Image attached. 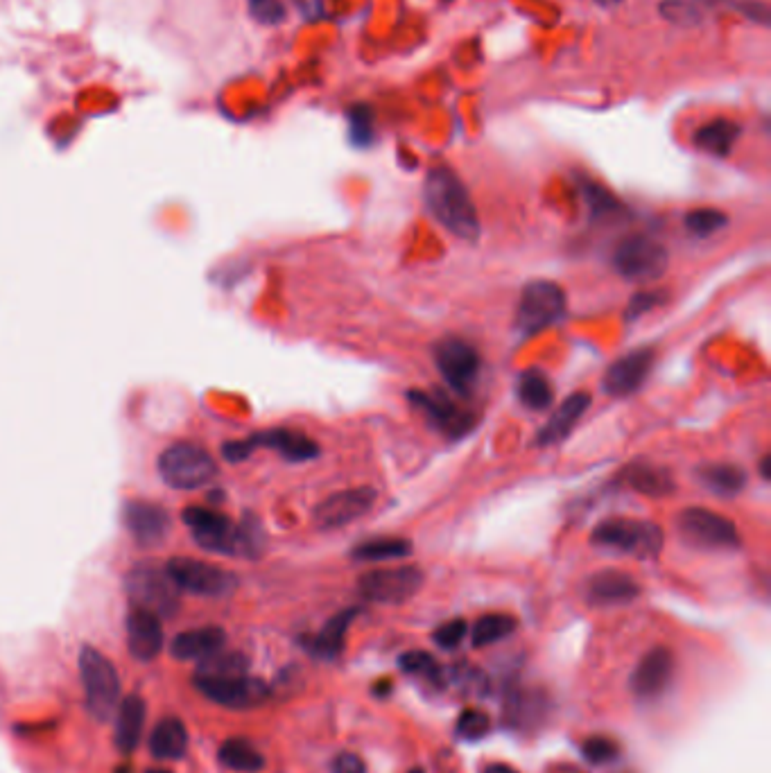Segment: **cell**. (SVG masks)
<instances>
[{"mask_svg": "<svg viewBox=\"0 0 771 773\" xmlns=\"http://www.w3.org/2000/svg\"><path fill=\"white\" fill-rule=\"evenodd\" d=\"M426 204L435 220L459 240L480 238V217L469 190L450 168H432L423 184Z\"/></svg>", "mask_w": 771, "mask_h": 773, "instance_id": "obj_1", "label": "cell"}, {"mask_svg": "<svg viewBox=\"0 0 771 773\" xmlns=\"http://www.w3.org/2000/svg\"><path fill=\"white\" fill-rule=\"evenodd\" d=\"M184 523L193 534L195 543L206 552L227 554V557H256L261 550L256 529L238 527L218 511L204 507H188Z\"/></svg>", "mask_w": 771, "mask_h": 773, "instance_id": "obj_2", "label": "cell"}, {"mask_svg": "<svg viewBox=\"0 0 771 773\" xmlns=\"http://www.w3.org/2000/svg\"><path fill=\"white\" fill-rule=\"evenodd\" d=\"M591 541L597 547L629 557L654 559L663 550V529L649 520L609 518L593 529Z\"/></svg>", "mask_w": 771, "mask_h": 773, "instance_id": "obj_3", "label": "cell"}, {"mask_svg": "<svg viewBox=\"0 0 771 773\" xmlns=\"http://www.w3.org/2000/svg\"><path fill=\"white\" fill-rule=\"evenodd\" d=\"M125 590L134 609L154 613L157 618H170L179 609V593L166 568L138 563L125 577Z\"/></svg>", "mask_w": 771, "mask_h": 773, "instance_id": "obj_4", "label": "cell"}, {"mask_svg": "<svg viewBox=\"0 0 771 773\" xmlns=\"http://www.w3.org/2000/svg\"><path fill=\"white\" fill-rule=\"evenodd\" d=\"M159 475L170 489L195 491L218 475V464H215L209 450L181 441V444L170 446L161 453Z\"/></svg>", "mask_w": 771, "mask_h": 773, "instance_id": "obj_5", "label": "cell"}, {"mask_svg": "<svg viewBox=\"0 0 771 773\" xmlns=\"http://www.w3.org/2000/svg\"><path fill=\"white\" fill-rule=\"evenodd\" d=\"M80 672L89 712L98 722H107L116 712L120 699V679L114 663L95 647H84L80 654Z\"/></svg>", "mask_w": 771, "mask_h": 773, "instance_id": "obj_6", "label": "cell"}, {"mask_svg": "<svg viewBox=\"0 0 771 773\" xmlns=\"http://www.w3.org/2000/svg\"><path fill=\"white\" fill-rule=\"evenodd\" d=\"M677 529L683 541L699 550H738L740 547L738 527L713 509H683L677 518Z\"/></svg>", "mask_w": 771, "mask_h": 773, "instance_id": "obj_7", "label": "cell"}, {"mask_svg": "<svg viewBox=\"0 0 771 773\" xmlns=\"http://www.w3.org/2000/svg\"><path fill=\"white\" fill-rule=\"evenodd\" d=\"M613 265L627 281L649 283L665 274L667 251L661 242L645 233H631L615 247Z\"/></svg>", "mask_w": 771, "mask_h": 773, "instance_id": "obj_8", "label": "cell"}, {"mask_svg": "<svg viewBox=\"0 0 771 773\" xmlns=\"http://www.w3.org/2000/svg\"><path fill=\"white\" fill-rule=\"evenodd\" d=\"M256 448H272L288 462H310V459L319 455V446L313 439L285 428L258 432L254 437L242 441H231V444L222 448V455L227 462H245Z\"/></svg>", "mask_w": 771, "mask_h": 773, "instance_id": "obj_9", "label": "cell"}, {"mask_svg": "<svg viewBox=\"0 0 771 773\" xmlns=\"http://www.w3.org/2000/svg\"><path fill=\"white\" fill-rule=\"evenodd\" d=\"M166 570L179 590L193 595L227 597L238 588V579L233 572L199 559L175 557L168 561Z\"/></svg>", "mask_w": 771, "mask_h": 773, "instance_id": "obj_10", "label": "cell"}, {"mask_svg": "<svg viewBox=\"0 0 771 773\" xmlns=\"http://www.w3.org/2000/svg\"><path fill=\"white\" fill-rule=\"evenodd\" d=\"M566 312V292L552 281H532L521 294L516 324L525 335L541 333Z\"/></svg>", "mask_w": 771, "mask_h": 773, "instance_id": "obj_11", "label": "cell"}, {"mask_svg": "<svg viewBox=\"0 0 771 773\" xmlns=\"http://www.w3.org/2000/svg\"><path fill=\"white\" fill-rule=\"evenodd\" d=\"M423 572L417 566L369 570L358 581L360 595L374 604H403L419 593Z\"/></svg>", "mask_w": 771, "mask_h": 773, "instance_id": "obj_12", "label": "cell"}, {"mask_svg": "<svg viewBox=\"0 0 771 773\" xmlns=\"http://www.w3.org/2000/svg\"><path fill=\"white\" fill-rule=\"evenodd\" d=\"M435 362L450 389L469 394L480 373V355L469 342L459 337H446L435 346Z\"/></svg>", "mask_w": 771, "mask_h": 773, "instance_id": "obj_13", "label": "cell"}, {"mask_svg": "<svg viewBox=\"0 0 771 773\" xmlns=\"http://www.w3.org/2000/svg\"><path fill=\"white\" fill-rule=\"evenodd\" d=\"M195 685L206 699L233 710L263 706L267 697H270L267 683L247 674L229 676V679H195Z\"/></svg>", "mask_w": 771, "mask_h": 773, "instance_id": "obj_14", "label": "cell"}, {"mask_svg": "<svg viewBox=\"0 0 771 773\" xmlns=\"http://www.w3.org/2000/svg\"><path fill=\"white\" fill-rule=\"evenodd\" d=\"M378 493L371 486H355L340 493H333L315 509V525L319 529H337L353 523L376 505Z\"/></svg>", "mask_w": 771, "mask_h": 773, "instance_id": "obj_15", "label": "cell"}, {"mask_svg": "<svg viewBox=\"0 0 771 773\" xmlns=\"http://www.w3.org/2000/svg\"><path fill=\"white\" fill-rule=\"evenodd\" d=\"M407 401L426 414V419L441 434H446L448 439L464 437V434H469L475 428V414L457 407L444 394H428L414 389V392L407 394Z\"/></svg>", "mask_w": 771, "mask_h": 773, "instance_id": "obj_16", "label": "cell"}, {"mask_svg": "<svg viewBox=\"0 0 771 773\" xmlns=\"http://www.w3.org/2000/svg\"><path fill=\"white\" fill-rule=\"evenodd\" d=\"M674 676V654L667 647H654L640 658L629 685L638 699H656L670 688Z\"/></svg>", "mask_w": 771, "mask_h": 773, "instance_id": "obj_17", "label": "cell"}, {"mask_svg": "<svg viewBox=\"0 0 771 773\" xmlns=\"http://www.w3.org/2000/svg\"><path fill=\"white\" fill-rule=\"evenodd\" d=\"M654 367V351L652 349H636L620 360H615L604 373L602 387L611 396H629L638 392L647 380L649 371Z\"/></svg>", "mask_w": 771, "mask_h": 773, "instance_id": "obj_18", "label": "cell"}, {"mask_svg": "<svg viewBox=\"0 0 771 773\" xmlns=\"http://www.w3.org/2000/svg\"><path fill=\"white\" fill-rule=\"evenodd\" d=\"M586 602L593 606L629 604L640 595L638 581L620 570H602L588 577L584 586Z\"/></svg>", "mask_w": 771, "mask_h": 773, "instance_id": "obj_19", "label": "cell"}, {"mask_svg": "<svg viewBox=\"0 0 771 773\" xmlns=\"http://www.w3.org/2000/svg\"><path fill=\"white\" fill-rule=\"evenodd\" d=\"M125 527L138 543L154 545L166 538L170 529L168 511L154 502L132 500L125 505Z\"/></svg>", "mask_w": 771, "mask_h": 773, "instance_id": "obj_20", "label": "cell"}, {"mask_svg": "<svg viewBox=\"0 0 771 773\" xmlns=\"http://www.w3.org/2000/svg\"><path fill=\"white\" fill-rule=\"evenodd\" d=\"M127 629V647L129 654L136 660H152L161 654L163 649V627L161 618L143 609H134L127 613L125 620Z\"/></svg>", "mask_w": 771, "mask_h": 773, "instance_id": "obj_21", "label": "cell"}, {"mask_svg": "<svg viewBox=\"0 0 771 773\" xmlns=\"http://www.w3.org/2000/svg\"><path fill=\"white\" fill-rule=\"evenodd\" d=\"M548 710L550 701L541 690H514L505 701V724L514 731H534Z\"/></svg>", "mask_w": 771, "mask_h": 773, "instance_id": "obj_22", "label": "cell"}, {"mask_svg": "<svg viewBox=\"0 0 771 773\" xmlns=\"http://www.w3.org/2000/svg\"><path fill=\"white\" fill-rule=\"evenodd\" d=\"M588 407H591V396L586 392H577L573 396H568L566 401L552 412L548 423L543 425L539 434H536V444L539 446L559 444V441H563L570 432H573L577 421L586 414Z\"/></svg>", "mask_w": 771, "mask_h": 773, "instance_id": "obj_23", "label": "cell"}, {"mask_svg": "<svg viewBox=\"0 0 771 773\" xmlns=\"http://www.w3.org/2000/svg\"><path fill=\"white\" fill-rule=\"evenodd\" d=\"M224 642H227V633L220 627H202L179 633L172 640L170 651L179 660H204L224 649Z\"/></svg>", "mask_w": 771, "mask_h": 773, "instance_id": "obj_24", "label": "cell"}, {"mask_svg": "<svg viewBox=\"0 0 771 773\" xmlns=\"http://www.w3.org/2000/svg\"><path fill=\"white\" fill-rule=\"evenodd\" d=\"M355 618H358V609H346L333 615V618L324 624L322 631L315 633V636L308 640L310 654L322 660H335L342 654L346 631H349Z\"/></svg>", "mask_w": 771, "mask_h": 773, "instance_id": "obj_25", "label": "cell"}, {"mask_svg": "<svg viewBox=\"0 0 771 773\" xmlns=\"http://www.w3.org/2000/svg\"><path fill=\"white\" fill-rule=\"evenodd\" d=\"M143 726H145V701L138 697V694H132V697H127L123 703H120V710H118V722H116L118 749L125 753L134 751L138 742H141Z\"/></svg>", "mask_w": 771, "mask_h": 773, "instance_id": "obj_26", "label": "cell"}, {"mask_svg": "<svg viewBox=\"0 0 771 773\" xmlns=\"http://www.w3.org/2000/svg\"><path fill=\"white\" fill-rule=\"evenodd\" d=\"M150 751L159 760H179L188 751V731L175 717L163 719L150 737Z\"/></svg>", "mask_w": 771, "mask_h": 773, "instance_id": "obj_27", "label": "cell"}, {"mask_svg": "<svg viewBox=\"0 0 771 773\" xmlns=\"http://www.w3.org/2000/svg\"><path fill=\"white\" fill-rule=\"evenodd\" d=\"M622 480H625L631 489L649 495V498H665V495L674 491V480L670 471L649 464L629 466Z\"/></svg>", "mask_w": 771, "mask_h": 773, "instance_id": "obj_28", "label": "cell"}, {"mask_svg": "<svg viewBox=\"0 0 771 773\" xmlns=\"http://www.w3.org/2000/svg\"><path fill=\"white\" fill-rule=\"evenodd\" d=\"M740 136V125L731 123V120H713L699 129L695 134V145L699 150H704L706 154L713 156H729L735 141Z\"/></svg>", "mask_w": 771, "mask_h": 773, "instance_id": "obj_29", "label": "cell"}, {"mask_svg": "<svg viewBox=\"0 0 771 773\" xmlns=\"http://www.w3.org/2000/svg\"><path fill=\"white\" fill-rule=\"evenodd\" d=\"M699 480L713 493L731 498V495H738L744 489L747 473L735 464H708L699 468Z\"/></svg>", "mask_w": 771, "mask_h": 773, "instance_id": "obj_30", "label": "cell"}, {"mask_svg": "<svg viewBox=\"0 0 771 773\" xmlns=\"http://www.w3.org/2000/svg\"><path fill=\"white\" fill-rule=\"evenodd\" d=\"M218 758L224 767L240 773H258L265 767L263 753L242 737H231L224 742L218 751Z\"/></svg>", "mask_w": 771, "mask_h": 773, "instance_id": "obj_31", "label": "cell"}, {"mask_svg": "<svg viewBox=\"0 0 771 773\" xmlns=\"http://www.w3.org/2000/svg\"><path fill=\"white\" fill-rule=\"evenodd\" d=\"M249 660L245 654L238 651H215L213 656L204 658L197 667L195 679H229V676L247 674Z\"/></svg>", "mask_w": 771, "mask_h": 773, "instance_id": "obj_32", "label": "cell"}, {"mask_svg": "<svg viewBox=\"0 0 771 773\" xmlns=\"http://www.w3.org/2000/svg\"><path fill=\"white\" fill-rule=\"evenodd\" d=\"M516 394L527 410H548L554 401L550 380L545 378L539 369L525 371L523 376L518 378Z\"/></svg>", "mask_w": 771, "mask_h": 773, "instance_id": "obj_33", "label": "cell"}, {"mask_svg": "<svg viewBox=\"0 0 771 773\" xmlns=\"http://www.w3.org/2000/svg\"><path fill=\"white\" fill-rule=\"evenodd\" d=\"M518 622L514 615L507 613H489L482 615V618L473 624L471 629V640L473 647H489L496 645V642L509 638L511 633L516 631Z\"/></svg>", "mask_w": 771, "mask_h": 773, "instance_id": "obj_34", "label": "cell"}, {"mask_svg": "<svg viewBox=\"0 0 771 773\" xmlns=\"http://www.w3.org/2000/svg\"><path fill=\"white\" fill-rule=\"evenodd\" d=\"M398 667H401L403 674L426 681L432 688H441L446 683L444 667L428 651H407V654L398 658Z\"/></svg>", "mask_w": 771, "mask_h": 773, "instance_id": "obj_35", "label": "cell"}, {"mask_svg": "<svg viewBox=\"0 0 771 773\" xmlns=\"http://www.w3.org/2000/svg\"><path fill=\"white\" fill-rule=\"evenodd\" d=\"M412 552V543L405 541V538H374V541L360 543L353 547L351 557L358 561H392V559H403Z\"/></svg>", "mask_w": 771, "mask_h": 773, "instance_id": "obj_36", "label": "cell"}, {"mask_svg": "<svg viewBox=\"0 0 771 773\" xmlns=\"http://www.w3.org/2000/svg\"><path fill=\"white\" fill-rule=\"evenodd\" d=\"M349 138L353 147L365 150L374 143V111L367 104H355L349 109Z\"/></svg>", "mask_w": 771, "mask_h": 773, "instance_id": "obj_37", "label": "cell"}, {"mask_svg": "<svg viewBox=\"0 0 771 773\" xmlns=\"http://www.w3.org/2000/svg\"><path fill=\"white\" fill-rule=\"evenodd\" d=\"M729 217L717 208H697L686 215V229L697 238H708L726 227Z\"/></svg>", "mask_w": 771, "mask_h": 773, "instance_id": "obj_38", "label": "cell"}, {"mask_svg": "<svg viewBox=\"0 0 771 773\" xmlns=\"http://www.w3.org/2000/svg\"><path fill=\"white\" fill-rule=\"evenodd\" d=\"M489 731H491V719L487 712H482L478 708H466L462 715L457 717L455 733L466 742L482 740L484 735H489Z\"/></svg>", "mask_w": 771, "mask_h": 773, "instance_id": "obj_39", "label": "cell"}, {"mask_svg": "<svg viewBox=\"0 0 771 773\" xmlns=\"http://www.w3.org/2000/svg\"><path fill=\"white\" fill-rule=\"evenodd\" d=\"M582 755L586 758V762L600 767V764H609L620 758V744L611 740V737L593 735L582 744Z\"/></svg>", "mask_w": 771, "mask_h": 773, "instance_id": "obj_40", "label": "cell"}, {"mask_svg": "<svg viewBox=\"0 0 771 773\" xmlns=\"http://www.w3.org/2000/svg\"><path fill=\"white\" fill-rule=\"evenodd\" d=\"M584 195H586V204L591 208V215L595 220L600 217H611L620 211V202L615 199L609 190H604L597 184H584Z\"/></svg>", "mask_w": 771, "mask_h": 773, "instance_id": "obj_41", "label": "cell"}, {"mask_svg": "<svg viewBox=\"0 0 771 773\" xmlns=\"http://www.w3.org/2000/svg\"><path fill=\"white\" fill-rule=\"evenodd\" d=\"M251 19L263 25H279L285 21L283 0H249Z\"/></svg>", "mask_w": 771, "mask_h": 773, "instance_id": "obj_42", "label": "cell"}, {"mask_svg": "<svg viewBox=\"0 0 771 773\" xmlns=\"http://www.w3.org/2000/svg\"><path fill=\"white\" fill-rule=\"evenodd\" d=\"M466 633H469V627H466L464 620L457 618L441 624V627L432 633V640H435L441 649H455L462 645Z\"/></svg>", "mask_w": 771, "mask_h": 773, "instance_id": "obj_43", "label": "cell"}, {"mask_svg": "<svg viewBox=\"0 0 771 773\" xmlns=\"http://www.w3.org/2000/svg\"><path fill=\"white\" fill-rule=\"evenodd\" d=\"M665 299V294L661 292H638L634 299H631L629 308H627V319H636L640 315H645V312L654 310L656 306H661Z\"/></svg>", "mask_w": 771, "mask_h": 773, "instance_id": "obj_44", "label": "cell"}, {"mask_svg": "<svg viewBox=\"0 0 771 773\" xmlns=\"http://www.w3.org/2000/svg\"><path fill=\"white\" fill-rule=\"evenodd\" d=\"M661 12L665 19H670L679 25H688L690 21H697L695 7H690L688 3H681V0H667V3L661 5Z\"/></svg>", "mask_w": 771, "mask_h": 773, "instance_id": "obj_45", "label": "cell"}, {"mask_svg": "<svg viewBox=\"0 0 771 773\" xmlns=\"http://www.w3.org/2000/svg\"><path fill=\"white\" fill-rule=\"evenodd\" d=\"M333 773H367V764L358 753H340L333 760Z\"/></svg>", "mask_w": 771, "mask_h": 773, "instance_id": "obj_46", "label": "cell"}, {"mask_svg": "<svg viewBox=\"0 0 771 773\" xmlns=\"http://www.w3.org/2000/svg\"><path fill=\"white\" fill-rule=\"evenodd\" d=\"M292 5L308 21H315L324 14V0H292Z\"/></svg>", "mask_w": 771, "mask_h": 773, "instance_id": "obj_47", "label": "cell"}, {"mask_svg": "<svg viewBox=\"0 0 771 773\" xmlns=\"http://www.w3.org/2000/svg\"><path fill=\"white\" fill-rule=\"evenodd\" d=\"M392 690H394V688H392V683H389V681H380V683L374 685V690H371V692H374L376 697H387V694L392 692Z\"/></svg>", "mask_w": 771, "mask_h": 773, "instance_id": "obj_48", "label": "cell"}, {"mask_svg": "<svg viewBox=\"0 0 771 773\" xmlns=\"http://www.w3.org/2000/svg\"><path fill=\"white\" fill-rule=\"evenodd\" d=\"M482 773H518V771L507 767V764H489V767H484Z\"/></svg>", "mask_w": 771, "mask_h": 773, "instance_id": "obj_49", "label": "cell"}, {"mask_svg": "<svg viewBox=\"0 0 771 773\" xmlns=\"http://www.w3.org/2000/svg\"><path fill=\"white\" fill-rule=\"evenodd\" d=\"M769 466H771V459H769V455H765V457H762V464H760V473H762V480H769V477H771V471H769Z\"/></svg>", "mask_w": 771, "mask_h": 773, "instance_id": "obj_50", "label": "cell"}, {"mask_svg": "<svg viewBox=\"0 0 771 773\" xmlns=\"http://www.w3.org/2000/svg\"><path fill=\"white\" fill-rule=\"evenodd\" d=\"M595 3H600L602 7H615V5H620L622 0H595Z\"/></svg>", "mask_w": 771, "mask_h": 773, "instance_id": "obj_51", "label": "cell"}, {"mask_svg": "<svg viewBox=\"0 0 771 773\" xmlns=\"http://www.w3.org/2000/svg\"><path fill=\"white\" fill-rule=\"evenodd\" d=\"M554 773H579L575 767H557V771Z\"/></svg>", "mask_w": 771, "mask_h": 773, "instance_id": "obj_52", "label": "cell"}, {"mask_svg": "<svg viewBox=\"0 0 771 773\" xmlns=\"http://www.w3.org/2000/svg\"><path fill=\"white\" fill-rule=\"evenodd\" d=\"M147 773H170V771H166V769H152V771H147Z\"/></svg>", "mask_w": 771, "mask_h": 773, "instance_id": "obj_53", "label": "cell"}, {"mask_svg": "<svg viewBox=\"0 0 771 773\" xmlns=\"http://www.w3.org/2000/svg\"><path fill=\"white\" fill-rule=\"evenodd\" d=\"M407 773H423L421 769H412V771H407Z\"/></svg>", "mask_w": 771, "mask_h": 773, "instance_id": "obj_54", "label": "cell"}]
</instances>
